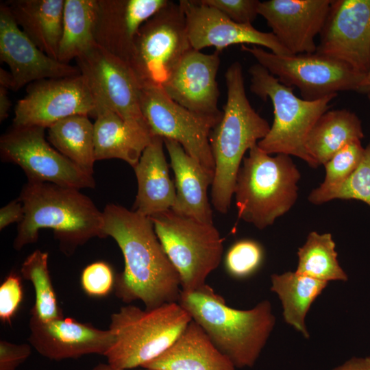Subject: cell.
Instances as JSON below:
<instances>
[{
  "label": "cell",
  "instance_id": "1",
  "mask_svg": "<svg viewBox=\"0 0 370 370\" xmlns=\"http://www.w3.org/2000/svg\"><path fill=\"white\" fill-rule=\"evenodd\" d=\"M103 232L112 237L124 258L116 276V296L125 303L140 300L146 309L177 302L179 274L166 256L149 217L110 204L103 211Z\"/></svg>",
  "mask_w": 370,
  "mask_h": 370
},
{
  "label": "cell",
  "instance_id": "2",
  "mask_svg": "<svg viewBox=\"0 0 370 370\" xmlns=\"http://www.w3.org/2000/svg\"><path fill=\"white\" fill-rule=\"evenodd\" d=\"M18 198L24 217L13 243L16 250L36 242L42 229L53 230L62 250L68 255L94 237H105L103 212L79 189L28 182Z\"/></svg>",
  "mask_w": 370,
  "mask_h": 370
},
{
  "label": "cell",
  "instance_id": "3",
  "mask_svg": "<svg viewBox=\"0 0 370 370\" xmlns=\"http://www.w3.org/2000/svg\"><path fill=\"white\" fill-rule=\"evenodd\" d=\"M227 100L209 141L214 162L211 202L220 213L229 211L244 155L269 132L271 126L247 97L243 68L233 62L225 74Z\"/></svg>",
  "mask_w": 370,
  "mask_h": 370
},
{
  "label": "cell",
  "instance_id": "4",
  "mask_svg": "<svg viewBox=\"0 0 370 370\" xmlns=\"http://www.w3.org/2000/svg\"><path fill=\"white\" fill-rule=\"evenodd\" d=\"M177 302L236 368L254 365L275 324L268 300L238 310L227 306L208 286L193 292L181 291Z\"/></svg>",
  "mask_w": 370,
  "mask_h": 370
},
{
  "label": "cell",
  "instance_id": "5",
  "mask_svg": "<svg viewBox=\"0 0 370 370\" xmlns=\"http://www.w3.org/2000/svg\"><path fill=\"white\" fill-rule=\"evenodd\" d=\"M300 178L291 156L273 157L254 146L244 157L236 178L234 195L238 217L260 230L271 225L295 204Z\"/></svg>",
  "mask_w": 370,
  "mask_h": 370
},
{
  "label": "cell",
  "instance_id": "6",
  "mask_svg": "<svg viewBox=\"0 0 370 370\" xmlns=\"http://www.w3.org/2000/svg\"><path fill=\"white\" fill-rule=\"evenodd\" d=\"M191 321L178 302L149 310L122 306L110 317L114 341L104 355L107 364L119 369L142 367L164 352Z\"/></svg>",
  "mask_w": 370,
  "mask_h": 370
},
{
  "label": "cell",
  "instance_id": "7",
  "mask_svg": "<svg viewBox=\"0 0 370 370\" xmlns=\"http://www.w3.org/2000/svg\"><path fill=\"white\" fill-rule=\"evenodd\" d=\"M250 90L273 107L274 119L267 136L257 145L268 154L295 156L310 167L318 166L305 148L307 136L320 116L328 111L337 95L307 101L296 96L294 88L282 84L258 63L249 69Z\"/></svg>",
  "mask_w": 370,
  "mask_h": 370
},
{
  "label": "cell",
  "instance_id": "8",
  "mask_svg": "<svg viewBox=\"0 0 370 370\" xmlns=\"http://www.w3.org/2000/svg\"><path fill=\"white\" fill-rule=\"evenodd\" d=\"M169 259L177 270L182 292L206 287L208 276L219 265L223 239L214 224L173 210L149 217Z\"/></svg>",
  "mask_w": 370,
  "mask_h": 370
},
{
  "label": "cell",
  "instance_id": "9",
  "mask_svg": "<svg viewBox=\"0 0 370 370\" xmlns=\"http://www.w3.org/2000/svg\"><path fill=\"white\" fill-rule=\"evenodd\" d=\"M192 49L185 14L169 2L139 29L127 65L140 87H160Z\"/></svg>",
  "mask_w": 370,
  "mask_h": 370
},
{
  "label": "cell",
  "instance_id": "10",
  "mask_svg": "<svg viewBox=\"0 0 370 370\" xmlns=\"http://www.w3.org/2000/svg\"><path fill=\"white\" fill-rule=\"evenodd\" d=\"M241 49L282 84L297 87L301 98L307 101L337 95L342 91L361 92L366 77L341 62L317 53L278 55L260 47L244 45Z\"/></svg>",
  "mask_w": 370,
  "mask_h": 370
},
{
  "label": "cell",
  "instance_id": "11",
  "mask_svg": "<svg viewBox=\"0 0 370 370\" xmlns=\"http://www.w3.org/2000/svg\"><path fill=\"white\" fill-rule=\"evenodd\" d=\"M140 108L152 136L176 141L214 175L209 137L221 119L195 113L169 98L160 87H140Z\"/></svg>",
  "mask_w": 370,
  "mask_h": 370
},
{
  "label": "cell",
  "instance_id": "12",
  "mask_svg": "<svg viewBox=\"0 0 370 370\" xmlns=\"http://www.w3.org/2000/svg\"><path fill=\"white\" fill-rule=\"evenodd\" d=\"M45 130L38 126H12L1 137V158L21 166L28 182L77 189L94 188L93 176L52 147L45 138Z\"/></svg>",
  "mask_w": 370,
  "mask_h": 370
},
{
  "label": "cell",
  "instance_id": "13",
  "mask_svg": "<svg viewBox=\"0 0 370 370\" xmlns=\"http://www.w3.org/2000/svg\"><path fill=\"white\" fill-rule=\"evenodd\" d=\"M96 99L87 79L77 75L45 79L27 86L14 108V127L49 126L73 115L95 116Z\"/></svg>",
  "mask_w": 370,
  "mask_h": 370
},
{
  "label": "cell",
  "instance_id": "14",
  "mask_svg": "<svg viewBox=\"0 0 370 370\" xmlns=\"http://www.w3.org/2000/svg\"><path fill=\"white\" fill-rule=\"evenodd\" d=\"M316 52L370 73V0H332Z\"/></svg>",
  "mask_w": 370,
  "mask_h": 370
},
{
  "label": "cell",
  "instance_id": "15",
  "mask_svg": "<svg viewBox=\"0 0 370 370\" xmlns=\"http://www.w3.org/2000/svg\"><path fill=\"white\" fill-rule=\"evenodd\" d=\"M75 60L110 108L125 121L149 130L140 108V86L125 62L97 45Z\"/></svg>",
  "mask_w": 370,
  "mask_h": 370
},
{
  "label": "cell",
  "instance_id": "16",
  "mask_svg": "<svg viewBox=\"0 0 370 370\" xmlns=\"http://www.w3.org/2000/svg\"><path fill=\"white\" fill-rule=\"evenodd\" d=\"M179 4L185 14L188 38L195 49L214 47L219 52L232 45L249 44L264 47L278 55H291L272 32L235 23L200 0H180Z\"/></svg>",
  "mask_w": 370,
  "mask_h": 370
},
{
  "label": "cell",
  "instance_id": "17",
  "mask_svg": "<svg viewBox=\"0 0 370 370\" xmlns=\"http://www.w3.org/2000/svg\"><path fill=\"white\" fill-rule=\"evenodd\" d=\"M0 59L10 68L14 91L36 81L80 74L77 66L53 59L21 29L5 3L0 5Z\"/></svg>",
  "mask_w": 370,
  "mask_h": 370
},
{
  "label": "cell",
  "instance_id": "18",
  "mask_svg": "<svg viewBox=\"0 0 370 370\" xmlns=\"http://www.w3.org/2000/svg\"><path fill=\"white\" fill-rule=\"evenodd\" d=\"M332 0H269L260 1L258 14L280 44L291 54L316 52L319 35Z\"/></svg>",
  "mask_w": 370,
  "mask_h": 370
},
{
  "label": "cell",
  "instance_id": "19",
  "mask_svg": "<svg viewBox=\"0 0 370 370\" xmlns=\"http://www.w3.org/2000/svg\"><path fill=\"white\" fill-rule=\"evenodd\" d=\"M219 52L206 54L190 49L175 68L162 89L173 101L204 116L221 119L217 75Z\"/></svg>",
  "mask_w": 370,
  "mask_h": 370
},
{
  "label": "cell",
  "instance_id": "20",
  "mask_svg": "<svg viewBox=\"0 0 370 370\" xmlns=\"http://www.w3.org/2000/svg\"><path fill=\"white\" fill-rule=\"evenodd\" d=\"M29 343L43 357L53 360L105 355L114 341L110 330L70 318L43 322L31 316Z\"/></svg>",
  "mask_w": 370,
  "mask_h": 370
},
{
  "label": "cell",
  "instance_id": "21",
  "mask_svg": "<svg viewBox=\"0 0 370 370\" xmlns=\"http://www.w3.org/2000/svg\"><path fill=\"white\" fill-rule=\"evenodd\" d=\"M168 2L98 0L95 28L97 45L127 64L139 29Z\"/></svg>",
  "mask_w": 370,
  "mask_h": 370
},
{
  "label": "cell",
  "instance_id": "22",
  "mask_svg": "<svg viewBox=\"0 0 370 370\" xmlns=\"http://www.w3.org/2000/svg\"><path fill=\"white\" fill-rule=\"evenodd\" d=\"M93 92L97 104L93 123L96 160L116 158L134 168L152 136L147 128L123 120Z\"/></svg>",
  "mask_w": 370,
  "mask_h": 370
},
{
  "label": "cell",
  "instance_id": "23",
  "mask_svg": "<svg viewBox=\"0 0 370 370\" xmlns=\"http://www.w3.org/2000/svg\"><path fill=\"white\" fill-rule=\"evenodd\" d=\"M163 140L175 175L176 199L171 210L213 224L208 188L212 184L214 174L189 156L180 144L170 139Z\"/></svg>",
  "mask_w": 370,
  "mask_h": 370
},
{
  "label": "cell",
  "instance_id": "24",
  "mask_svg": "<svg viewBox=\"0 0 370 370\" xmlns=\"http://www.w3.org/2000/svg\"><path fill=\"white\" fill-rule=\"evenodd\" d=\"M164 140L152 136L134 167L138 192L132 210L150 217L173 208L176 191L164 152Z\"/></svg>",
  "mask_w": 370,
  "mask_h": 370
},
{
  "label": "cell",
  "instance_id": "25",
  "mask_svg": "<svg viewBox=\"0 0 370 370\" xmlns=\"http://www.w3.org/2000/svg\"><path fill=\"white\" fill-rule=\"evenodd\" d=\"M142 368L153 370H236L231 360L192 319L175 341Z\"/></svg>",
  "mask_w": 370,
  "mask_h": 370
},
{
  "label": "cell",
  "instance_id": "26",
  "mask_svg": "<svg viewBox=\"0 0 370 370\" xmlns=\"http://www.w3.org/2000/svg\"><path fill=\"white\" fill-rule=\"evenodd\" d=\"M65 0H12L11 14L21 29L49 57L58 60Z\"/></svg>",
  "mask_w": 370,
  "mask_h": 370
},
{
  "label": "cell",
  "instance_id": "27",
  "mask_svg": "<svg viewBox=\"0 0 370 370\" xmlns=\"http://www.w3.org/2000/svg\"><path fill=\"white\" fill-rule=\"evenodd\" d=\"M363 138L362 123L355 113L346 109L328 110L310 131L305 148L319 166L348 143Z\"/></svg>",
  "mask_w": 370,
  "mask_h": 370
},
{
  "label": "cell",
  "instance_id": "28",
  "mask_svg": "<svg viewBox=\"0 0 370 370\" xmlns=\"http://www.w3.org/2000/svg\"><path fill=\"white\" fill-rule=\"evenodd\" d=\"M271 291L281 301L285 322L308 338L310 334L306 325L307 313L328 282L295 271L273 273L271 275Z\"/></svg>",
  "mask_w": 370,
  "mask_h": 370
},
{
  "label": "cell",
  "instance_id": "29",
  "mask_svg": "<svg viewBox=\"0 0 370 370\" xmlns=\"http://www.w3.org/2000/svg\"><path fill=\"white\" fill-rule=\"evenodd\" d=\"M97 6L98 0H65L58 60L69 64L97 45Z\"/></svg>",
  "mask_w": 370,
  "mask_h": 370
},
{
  "label": "cell",
  "instance_id": "30",
  "mask_svg": "<svg viewBox=\"0 0 370 370\" xmlns=\"http://www.w3.org/2000/svg\"><path fill=\"white\" fill-rule=\"evenodd\" d=\"M48 140L60 153L86 173L93 174L94 124L86 115H73L47 128Z\"/></svg>",
  "mask_w": 370,
  "mask_h": 370
},
{
  "label": "cell",
  "instance_id": "31",
  "mask_svg": "<svg viewBox=\"0 0 370 370\" xmlns=\"http://www.w3.org/2000/svg\"><path fill=\"white\" fill-rule=\"evenodd\" d=\"M336 244L330 233L311 232L298 249L297 273L329 282L348 280L337 260Z\"/></svg>",
  "mask_w": 370,
  "mask_h": 370
},
{
  "label": "cell",
  "instance_id": "32",
  "mask_svg": "<svg viewBox=\"0 0 370 370\" xmlns=\"http://www.w3.org/2000/svg\"><path fill=\"white\" fill-rule=\"evenodd\" d=\"M47 252L36 249L26 258L21 269L23 278L32 284L35 293L31 316L43 322L64 317L51 280Z\"/></svg>",
  "mask_w": 370,
  "mask_h": 370
},
{
  "label": "cell",
  "instance_id": "33",
  "mask_svg": "<svg viewBox=\"0 0 370 370\" xmlns=\"http://www.w3.org/2000/svg\"><path fill=\"white\" fill-rule=\"evenodd\" d=\"M308 199L315 205L339 199L359 200L370 206V143L365 148L358 166L345 182L327 190L317 187L310 192Z\"/></svg>",
  "mask_w": 370,
  "mask_h": 370
},
{
  "label": "cell",
  "instance_id": "34",
  "mask_svg": "<svg viewBox=\"0 0 370 370\" xmlns=\"http://www.w3.org/2000/svg\"><path fill=\"white\" fill-rule=\"evenodd\" d=\"M264 258L262 245L251 239L239 240L227 250L224 264L227 273L232 278L243 279L254 273Z\"/></svg>",
  "mask_w": 370,
  "mask_h": 370
},
{
  "label": "cell",
  "instance_id": "35",
  "mask_svg": "<svg viewBox=\"0 0 370 370\" xmlns=\"http://www.w3.org/2000/svg\"><path fill=\"white\" fill-rule=\"evenodd\" d=\"M364 153L365 148L360 140L349 143L338 151L323 164L325 176L318 188L327 190L345 182L357 169Z\"/></svg>",
  "mask_w": 370,
  "mask_h": 370
},
{
  "label": "cell",
  "instance_id": "36",
  "mask_svg": "<svg viewBox=\"0 0 370 370\" xmlns=\"http://www.w3.org/2000/svg\"><path fill=\"white\" fill-rule=\"evenodd\" d=\"M116 277L106 262H95L86 266L82 272L80 282L84 291L90 297L107 296L115 286Z\"/></svg>",
  "mask_w": 370,
  "mask_h": 370
},
{
  "label": "cell",
  "instance_id": "37",
  "mask_svg": "<svg viewBox=\"0 0 370 370\" xmlns=\"http://www.w3.org/2000/svg\"><path fill=\"white\" fill-rule=\"evenodd\" d=\"M239 24L251 25L258 14V0H200Z\"/></svg>",
  "mask_w": 370,
  "mask_h": 370
},
{
  "label": "cell",
  "instance_id": "38",
  "mask_svg": "<svg viewBox=\"0 0 370 370\" xmlns=\"http://www.w3.org/2000/svg\"><path fill=\"white\" fill-rule=\"evenodd\" d=\"M23 297L21 278L10 273L0 286V319L10 323L22 302Z\"/></svg>",
  "mask_w": 370,
  "mask_h": 370
},
{
  "label": "cell",
  "instance_id": "39",
  "mask_svg": "<svg viewBox=\"0 0 370 370\" xmlns=\"http://www.w3.org/2000/svg\"><path fill=\"white\" fill-rule=\"evenodd\" d=\"M29 343L16 344L0 341V370H17L32 354Z\"/></svg>",
  "mask_w": 370,
  "mask_h": 370
},
{
  "label": "cell",
  "instance_id": "40",
  "mask_svg": "<svg viewBox=\"0 0 370 370\" xmlns=\"http://www.w3.org/2000/svg\"><path fill=\"white\" fill-rule=\"evenodd\" d=\"M24 217V208L19 198L11 201L0 210V230L14 223H21Z\"/></svg>",
  "mask_w": 370,
  "mask_h": 370
},
{
  "label": "cell",
  "instance_id": "41",
  "mask_svg": "<svg viewBox=\"0 0 370 370\" xmlns=\"http://www.w3.org/2000/svg\"><path fill=\"white\" fill-rule=\"evenodd\" d=\"M332 370H370V356H354Z\"/></svg>",
  "mask_w": 370,
  "mask_h": 370
},
{
  "label": "cell",
  "instance_id": "42",
  "mask_svg": "<svg viewBox=\"0 0 370 370\" xmlns=\"http://www.w3.org/2000/svg\"><path fill=\"white\" fill-rule=\"evenodd\" d=\"M11 108L8 89L0 86V121H5L8 115Z\"/></svg>",
  "mask_w": 370,
  "mask_h": 370
},
{
  "label": "cell",
  "instance_id": "43",
  "mask_svg": "<svg viewBox=\"0 0 370 370\" xmlns=\"http://www.w3.org/2000/svg\"><path fill=\"white\" fill-rule=\"evenodd\" d=\"M0 86L6 89L14 88V78L10 72L1 68L0 69Z\"/></svg>",
  "mask_w": 370,
  "mask_h": 370
},
{
  "label": "cell",
  "instance_id": "44",
  "mask_svg": "<svg viewBox=\"0 0 370 370\" xmlns=\"http://www.w3.org/2000/svg\"><path fill=\"white\" fill-rule=\"evenodd\" d=\"M90 370H132V369H115V368H113L112 367H110L109 365L108 364H99L98 365L95 366V367H93L92 369ZM139 370H153V369H145V368H143V369H139Z\"/></svg>",
  "mask_w": 370,
  "mask_h": 370
},
{
  "label": "cell",
  "instance_id": "45",
  "mask_svg": "<svg viewBox=\"0 0 370 370\" xmlns=\"http://www.w3.org/2000/svg\"><path fill=\"white\" fill-rule=\"evenodd\" d=\"M361 92L370 93V73L366 75L362 84Z\"/></svg>",
  "mask_w": 370,
  "mask_h": 370
},
{
  "label": "cell",
  "instance_id": "46",
  "mask_svg": "<svg viewBox=\"0 0 370 370\" xmlns=\"http://www.w3.org/2000/svg\"><path fill=\"white\" fill-rule=\"evenodd\" d=\"M367 97H368V99H369V101H370V93H368V94H367Z\"/></svg>",
  "mask_w": 370,
  "mask_h": 370
}]
</instances>
